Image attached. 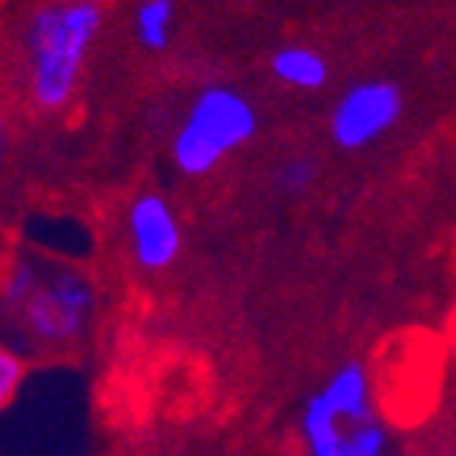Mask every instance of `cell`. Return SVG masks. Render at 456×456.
Instances as JSON below:
<instances>
[{"label": "cell", "mask_w": 456, "mask_h": 456, "mask_svg": "<svg viewBox=\"0 0 456 456\" xmlns=\"http://www.w3.org/2000/svg\"><path fill=\"white\" fill-rule=\"evenodd\" d=\"M99 310L93 278L48 252L20 249L0 278V338L20 354L70 351Z\"/></svg>", "instance_id": "6da1fadb"}, {"label": "cell", "mask_w": 456, "mask_h": 456, "mask_svg": "<svg viewBox=\"0 0 456 456\" xmlns=\"http://www.w3.org/2000/svg\"><path fill=\"white\" fill-rule=\"evenodd\" d=\"M102 20V0H48L26 16L23 58L32 106L61 112L74 102Z\"/></svg>", "instance_id": "7a4b0ae2"}, {"label": "cell", "mask_w": 456, "mask_h": 456, "mask_svg": "<svg viewBox=\"0 0 456 456\" xmlns=\"http://www.w3.org/2000/svg\"><path fill=\"white\" fill-rule=\"evenodd\" d=\"M306 456H395L393 434L373 405V377L364 361H345L306 395L300 409Z\"/></svg>", "instance_id": "3957f363"}, {"label": "cell", "mask_w": 456, "mask_h": 456, "mask_svg": "<svg viewBox=\"0 0 456 456\" xmlns=\"http://www.w3.org/2000/svg\"><path fill=\"white\" fill-rule=\"evenodd\" d=\"M259 131V112L233 86H205L173 134V163L189 179L208 175Z\"/></svg>", "instance_id": "277c9868"}, {"label": "cell", "mask_w": 456, "mask_h": 456, "mask_svg": "<svg viewBox=\"0 0 456 456\" xmlns=\"http://www.w3.org/2000/svg\"><path fill=\"white\" fill-rule=\"evenodd\" d=\"M403 109L405 96L393 80H361L335 99L329 134L342 151H364L395 128Z\"/></svg>", "instance_id": "5b68a950"}, {"label": "cell", "mask_w": 456, "mask_h": 456, "mask_svg": "<svg viewBox=\"0 0 456 456\" xmlns=\"http://www.w3.org/2000/svg\"><path fill=\"white\" fill-rule=\"evenodd\" d=\"M128 246L131 259L144 272H167L179 252H183V227L175 217L173 205L157 191L137 195L128 208Z\"/></svg>", "instance_id": "8992f818"}, {"label": "cell", "mask_w": 456, "mask_h": 456, "mask_svg": "<svg viewBox=\"0 0 456 456\" xmlns=\"http://www.w3.org/2000/svg\"><path fill=\"white\" fill-rule=\"evenodd\" d=\"M268 70H272V77L278 84L290 86V90H300V93L322 90L329 80L326 58L306 45L278 48V52L272 54V61H268Z\"/></svg>", "instance_id": "52a82bcc"}, {"label": "cell", "mask_w": 456, "mask_h": 456, "mask_svg": "<svg viewBox=\"0 0 456 456\" xmlns=\"http://www.w3.org/2000/svg\"><path fill=\"white\" fill-rule=\"evenodd\" d=\"M175 0H141L134 10V38L141 48L160 54L173 42Z\"/></svg>", "instance_id": "ba28073f"}, {"label": "cell", "mask_w": 456, "mask_h": 456, "mask_svg": "<svg viewBox=\"0 0 456 456\" xmlns=\"http://www.w3.org/2000/svg\"><path fill=\"white\" fill-rule=\"evenodd\" d=\"M316 175H320L316 160L300 153V157H288L281 167L274 169V185H278L288 198H297V195H304V191L313 189Z\"/></svg>", "instance_id": "9c48e42d"}, {"label": "cell", "mask_w": 456, "mask_h": 456, "mask_svg": "<svg viewBox=\"0 0 456 456\" xmlns=\"http://www.w3.org/2000/svg\"><path fill=\"white\" fill-rule=\"evenodd\" d=\"M26 380V361L20 351L0 345V409L16 399V393L23 389Z\"/></svg>", "instance_id": "30bf717a"}, {"label": "cell", "mask_w": 456, "mask_h": 456, "mask_svg": "<svg viewBox=\"0 0 456 456\" xmlns=\"http://www.w3.org/2000/svg\"><path fill=\"white\" fill-rule=\"evenodd\" d=\"M4 137H7V125H4V112H0V157H4Z\"/></svg>", "instance_id": "8fae6325"}]
</instances>
